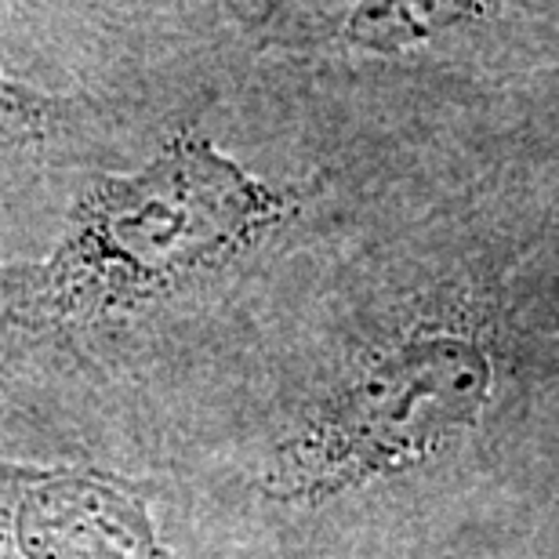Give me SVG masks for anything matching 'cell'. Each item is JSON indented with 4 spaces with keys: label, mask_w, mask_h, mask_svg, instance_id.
Instances as JSON below:
<instances>
[{
    "label": "cell",
    "mask_w": 559,
    "mask_h": 559,
    "mask_svg": "<svg viewBox=\"0 0 559 559\" xmlns=\"http://www.w3.org/2000/svg\"><path fill=\"white\" fill-rule=\"evenodd\" d=\"M549 378L498 276L440 273L349 331L280 404L251 487L290 520H473L506 501Z\"/></svg>",
    "instance_id": "cell-1"
},
{
    "label": "cell",
    "mask_w": 559,
    "mask_h": 559,
    "mask_svg": "<svg viewBox=\"0 0 559 559\" xmlns=\"http://www.w3.org/2000/svg\"><path fill=\"white\" fill-rule=\"evenodd\" d=\"M287 215V193L182 131L135 171L84 189L55 251L19 273V298L51 323L139 309L251 254Z\"/></svg>",
    "instance_id": "cell-2"
},
{
    "label": "cell",
    "mask_w": 559,
    "mask_h": 559,
    "mask_svg": "<svg viewBox=\"0 0 559 559\" xmlns=\"http://www.w3.org/2000/svg\"><path fill=\"white\" fill-rule=\"evenodd\" d=\"M0 512L19 559H182L145 490L98 468H4Z\"/></svg>",
    "instance_id": "cell-3"
},
{
    "label": "cell",
    "mask_w": 559,
    "mask_h": 559,
    "mask_svg": "<svg viewBox=\"0 0 559 559\" xmlns=\"http://www.w3.org/2000/svg\"><path fill=\"white\" fill-rule=\"evenodd\" d=\"M495 0H356L345 40L367 55H404L479 19Z\"/></svg>",
    "instance_id": "cell-4"
},
{
    "label": "cell",
    "mask_w": 559,
    "mask_h": 559,
    "mask_svg": "<svg viewBox=\"0 0 559 559\" xmlns=\"http://www.w3.org/2000/svg\"><path fill=\"white\" fill-rule=\"evenodd\" d=\"M62 124V103L0 73V145L48 139Z\"/></svg>",
    "instance_id": "cell-5"
},
{
    "label": "cell",
    "mask_w": 559,
    "mask_h": 559,
    "mask_svg": "<svg viewBox=\"0 0 559 559\" xmlns=\"http://www.w3.org/2000/svg\"><path fill=\"white\" fill-rule=\"evenodd\" d=\"M523 317H527L531 338L538 345L545 371H559V287L549 295H534L523 301Z\"/></svg>",
    "instance_id": "cell-6"
}]
</instances>
